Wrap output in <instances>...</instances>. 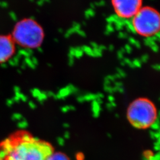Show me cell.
Listing matches in <instances>:
<instances>
[{
    "mask_svg": "<svg viewBox=\"0 0 160 160\" xmlns=\"http://www.w3.org/2000/svg\"><path fill=\"white\" fill-rule=\"evenodd\" d=\"M143 0H111L112 6L118 17L132 19L143 7Z\"/></svg>",
    "mask_w": 160,
    "mask_h": 160,
    "instance_id": "5b68a950",
    "label": "cell"
},
{
    "mask_svg": "<svg viewBox=\"0 0 160 160\" xmlns=\"http://www.w3.org/2000/svg\"><path fill=\"white\" fill-rule=\"evenodd\" d=\"M127 118L132 125L140 129H145L153 125L157 118L154 104L147 98L133 100L127 110Z\"/></svg>",
    "mask_w": 160,
    "mask_h": 160,
    "instance_id": "3957f363",
    "label": "cell"
},
{
    "mask_svg": "<svg viewBox=\"0 0 160 160\" xmlns=\"http://www.w3.org/2000/svg\"><path fill=\"white\" fill-rule=\"evenodd\" d=\"M15 43L26 49H37L45 39L44 30L40 24L32 18L19 21L14 26L12 37Z\"/></svg>",
    "mask_w": 160,
    "mask_h": 160,
    "instance_id": "7a4b0ae2",
    "label": "cell"
},
{
    "mask_svg": "<svg viewBox=\"0 0 160 160\" xmlns=\"http://www.w3.org/2000/svg\"><path fill=\"white\" fill-rule=\"evenodd\" d=\"M16 51V43L11 36L0 35V63L12 58Z\"/></svg>",
    "mask_w": 160,
    "mask_h": 160,
    "instance_id": "8992f818",
    "label": "cell"
},
{
    "mask_svg": "<svg viewBox=\"0 0 160 160\" xmlns=\"http://www.w3.org/2000/svg\"><path fill=\"white\" fill-rule=\"evenodd\" d=\"M131 20L132 29L140 36L151 38L160 31V14L152 7H142Z\"/></svg>",
    "mask_w": 160,
    "mask_h": 160,
    "instance_id": "277c9868",
    "label": "cell"
},
{
    "mask_svg": "<svg viewBox=\"0 0 160 160\" xmlns=\"http://www.w3.org/2000/svg\"><path fill=\"white\" fill-rule=\"evenodd\" d=\"M46 160H70L65 154L62 152H53Z\"/></svg>",
    "mask_w": 160,
    "mask_h": 160,
    "instance_id": "52a82bcc",
    "label": "cell"
},
{
    "mask_svg": "<svg viewBox=\"0 0 160 160\" xmlns=\"http://www.w3.org/2000/svg\"><path fill=\"white\" fill-rule=\"evenodd\" d=\"M54 152L51 143L18 130L0 142V160H46Z\"/></svg>",
    "mask_w": 160,
    "mask_h": 160,
    "instance_id": "6da1fadb",
    "label": "cell"
}]
</instances>
